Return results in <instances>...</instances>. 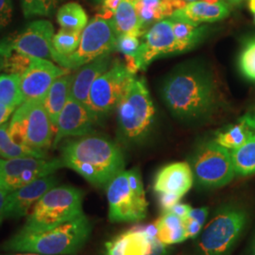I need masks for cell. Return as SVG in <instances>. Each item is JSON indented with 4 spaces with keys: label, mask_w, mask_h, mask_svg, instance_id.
Returning a JSON list of instances; mask_svg holds the SVG:
<instances>
[{
    "label": "cell",
    "mask_w": 255,
    "mask_h": 255,
    "mask_svg": "<svg viewBox=\"0 0 255 255\" xmlns=\"http://www.w3.org/2000/svg\"><path fill=\"white\" fill-rule=\"evenodd\" d=\"M250 128L240 121V124L229 128L226 130L219 131L215 137V141L230 151L237 149L246 142L251 133Z\"/></svg>",
    "instance_id": "obj_30"
},
{
    "label": "cell",
    "mask_w": 255,
    "mask_h": 255,
    "mask_svg": "<svg viewBox=\"0 0 255 255\" xmlns=\"http://www.w3.org/2000/svg\"><path fill=\"white\" fill-rule=\"evenodd\" d=\"M24 101L21 76L18 74L0 75V104L16 110Z\"/></svg>",
    "instance_id": "obj_28"
},
{
    "label": "cell",
    "mask_w": 255,
    "mask_h": 255,
    "mask_svg": "<svg viewBox=\"0 0 255 255\" xmlns=\"http://www.w3.org/2000/svg\"><path fill=\"white\" fill-rule=\"evenodd\" d=\"M157 229V238L165 246L179 244L188 239L183 219L172 212H164L154 221Z\"/></svg>",
    "instance_id": "obj_23"
},
{
    "label": "cell",
    "mask_w": 255,
    "mask_h": 255,
    "mask_svg": "<svg viewBox=\"0 0 255 255\" xmlns=\"http://www.w3.org/2000/svg\"><path fill=\"white\" fill-rule=\"evenodd\" d=\"M92 224L83 214L54 228L27 233L18 231L0 250L43 255H77L91 236Z\"/></svg>",
    "instance_id": "obj_3"
},
{
    "label": "cell",
    "mask_w": 255,
    "mask_h": 255,
    "mask_svg": "<svg viewBox=\"0 0 255 255\" xmlns=\"http://www.w3.org/2000/svg\"><path fill=\"white\" fill-rule=\"evenodd\" d=\"M43 100L24 101L9 120V133L14 142L46 152L52 147L56 131Z\"/></svg>",
    "instance_id": "obj_8"
},
{
    "label": "cell",
    "mask_w": 255,
    "mask_h": 255,
    "mask_svg": "<svg viewBox=\"0 0 255 255\" xmlns=\"http://www.w3.org/2000/svg\"><path fill=\"white\" fill-rule=\"evenodd\" d=\"M248 6L250 10L255 13V0H248Z\"/></svg>",
    "instance_id": "obj_47"
},
{
    "label": "cell",
    "mask_w": 255,
    "mask_h": 255,
    "mask_svg": "<svg viewBox=\"0 0 255 255\" xmlns=\"http://www.w3.org/2000/svg\"><path fill=\"white\" fill-rule=\"evenodd\" d=\"M64 167L80 174L92 185L106 187L124 170L125 159L118 144L101 135H84L66 141L61 147Z\"/></svg>",
    "instance_id": "obj_2"
},
{
    "label": "cell",
    "mask_w": 255,
    "mask_h": 255,
    "mask_svg": "<svg viewBox=\"0 0 255 255\" xmlns=\"http://www.w3.org/2000/svg\"><path fill=\"white\" fill-rule=\"evenodd\" d=\"M209 216V208L208 207H201V208H196L193 209L189 212L187 218H191L195 220H197L198 222H200L202 226H204L207 218Z\"/></svg>",
    "instance_id": "obj_39"
},
{
    "label": "cell",
    "mask_w": 255,
    "mask_h": 255,
    "mask_svg": "<svg viewBox=\"0 0 255 255\" xmlns=\"http://www.w3.org/2000/svg\"><path fill=\"white\" fill-rule=\"evenodd\" d=\"M39 255V254H35V253H27V252H19V254H12V255Z\"/></svg>",
    "instance_id": "obj_48"
},
{
    "label": "cell",
    "mask_w": 255,
    "mask_h": 255,
    "mask_svg": "<svg viewBox=\"0 0 255 255\" xmlns=\"http://www.w3.org/2000/svg\"><path fill=\"white\" fill-rule=\"evenodd\" d=\"M255 255V230L254 232V236L251 239V244L249 247V255Z\"/></svg>",
    "instance_id": "obj_46"
},
{
    "label": "cell",
    "mask_w": 255,
    "mask_h": 255,
    "mask_svg": "<svg viewBox=\"0 0 255 255\" xmlns=\"http://www.w3.org/2000/svg\"><path fill=\"white\" fill-rule=\"evenodd\" d=\"M53 37L54 27L50 21H32L15 35L0 41V57L18 52L28 57L51 60L58 64L60 55L54 49Z\"/></svg>",
    "instance_id": "obj_11"
},
{
    "label": "cell",
    "mask_w": 255,
    "mask_h": 255,
    "mask_svg": "<svg viewBox=\"0 0 255 255\" xmlns=\"http://www.w3.org/2000/svg\"><path fill=\"white\" fill-rule=\"evenodd\" d=\"M238 67L245 79L255 82V33L244 40L238 58Z\"/></svg>",
    "instance_id": "obj_31"
},
{
    "label": "cell",
    "mask_w": 255,
    "mask_h": 255,
    "mask_svg": "<svg viewBox=\"0 0 255 255\" xmlns=\"http://www.w3.org/2000/svg\"><path fill=\"white\" fill-rule=\"evenodd\" d=\"M141 43L139 38L131 35H120L117 41V49L124 55L134 56L137 54Z\"/></svg>",
    "instance_id": "obj_35"
},
{
    "label": "cell",
    "mask_w": 255,
    "mask_h": 255,
    "mask_svg": "<svg viewBox=\"0 0 255 255\" xmlns=\"http://www.w3.org/2000/svg\"></svg>",
    "instance_id": "obj_54"
},
{
    "label": "cell",
    "mask_w": 255,
    "mask_h": 255,
    "mask_svg": "<svg viewBox=\"0 0 255 255\" xmlns=\"http://www.w3.org/2000/svg\"><path fill=\"white\" fill-rule=\"evenodd\" d=\"M161 0H137L134 8L143 27L155 21L154 14L159 7Z\"/></svg>",
    "instance_id": "obj_34"
},
{
    "label": "cell",
    "mask_w": 255,
    "mask_h": 255,
    "mask_svg": "<svg viewBox=\"0 0 255 255\" xmlns=\"http://www.w3.org/2000/svg\"><path fill=\"white\" fill-rule=\"evenodd\" d=\"M241 122H243L244 124H246L248 127L252 129L255 130V114H250V115H246L244 116L241 120Z\"/></svg>",
    "instance_id": "obj_45"
},
{
    "label": "cell",
    "mask_w": 255,
    "mask_h": 255,
    "mask_svg": "<svg viewBox=\"0 0 255 255\" xmlns=\"http://www.w3.org/2000/svg\"><path fill=\"white\" fill-rule=\"evenodd\" d=\"M229 14L230 8L227 3L222 0L216 4L199 0L188 3L183 9L176 10L170 19L201 25V23H213L223 20Z\"/></svg>",
    "instance_id": "obj_21"
},
{
    "label": "cell",
    "mask_w": 255,
    "mask_h": 255,
    "mask_svg": "<svg viewBox=\"0 0 255 255\" xmlns=\"http://www.w3.org/2000/svg\"><path fill=\"white\" fill-rule=\"evenodd\" d=\"M72 82L73 75L71 74H66L58 78L44 97L43 103L46 108V113L52 122L55 131L59 117L70 97Z\"/></svg>",
    "instance_id": "obj_22"
},
{
    "label": "cell",
    "mask_w": 255,
    "mask_h": 255,
    "mask_svg": "<svg viewBox=\"0 0 255 255\" xmlns=\"http://www.w3.org/2000/svg\"><path fill=\"white\" fill-rule=\"evenodd\" d=\"M129 1H131V2H133V3H134V2H135V1H137V0H129Z\"/></svg>",
    "instance_id": "obj_53"
},
{
    "label": "cell",
    "mask_w": 255,
    "mask_h": 255,
    "mask_svg": "<svg viewBox=\"0 0 255 255\" xmlns=\"http://www.w3.org/2000/svg\"><path fill=\"white\" fill-rule=\"evenodd\" d=\"M119 133L126 145L142 143L154 122L155 107L144 80L135 79L117 107Z\"/></svg>",
    "instance_id": "obj_6"
},
{
    "label": "cell",
    "mask_w": 255,
    "mask_h": 255,
    "mask_svg": "<svg viewBox=\"0 0 255 255\" xmlns=\"http://www.w3.org/2000/svg\"><path fill=\"white\" fill-rule=\"evenodd\" d=\"M191 209L192 207L190 205H188L186 203L179 202L169 212H172L176 216L180 217L181 219H184L187 218V216H188V214H189Z\"/></svg>",
    "instance_id": "obj_40"
},
{
    "label": "cell",
    "mask_w": 255,
    "mask_h": 255,
    "mask_svg": "<svg viewBox=\"0 0 255 255\" xmlns=\"http://www.w3.org/2000/svg\"><path fill=\"white\" fill-rule=\"evenodd\" d=\"M157 196L160 208L163 211V213L169 212L182 199L176 195L171 194H157Z\"/></svg>",
    "instance_id": "obj_37"
},
{
    "label": "cell",
    "mask_w": 255,
    "mask_h": 255,
    "mask_svg": "<svg viewBox=\"0 0 255 255\" xmlns=\"http://www.w3.org/2000/svg\"><path fill=\"white\" fill-rule=\"evenodd\" d=\"M183 223H184V229L188 238H196L199 237V235L201 234L203 229V226L200 222L191 218L183 219Z\"/></svg>",
    "instance_id": "obj_38"
},
{
    "label": "cell",
    "mask_w": 255,
    "mask_h": 255,
    "mask_svg": "<svg viewBox=\"0 0 255 255\" xmlns=\"http://www.w3.org/2000/svg\"><path fill=\"white\" fill-rule=\"evenodd\" d=\"M194 182L205 189H217L227 185L236 176L231 151L215 140L206 141L197 147L190 162Z\"/></svg>",
    "instance_id": "obj_9"
},
{
    "label": "cell",
    "mask_w": 255,
    "mask_h": 255,
    "mask_svg": "<svg viewBox=\"0 0 255 255\" xmlns=\"http://www.w3.org/2000/svg\"><path fill=\"white\" fill-rule=\"evenodd\" d=\"M125 66L128 69V71L132 75L135 76V74L140 70L137 64L136 59L134 56H129V55H125Z\"/></svg>",
    "instance_id": "obj_41"
},
{
    "label": "cell",
    "mask_w": 255,
    "mask_h": 255,
    "mask_svg": "<svg viewBox=\"0 0 255 255\" xmlns=\"http://www.w3.org/2000/svg\"><path fill=\"white\" fill-rule=\"evenodd\" d=\"M69 71L49 60L31 57L28 67L21 75V91L25 101L44 99L53 82Z\"/></svg>",
    "instance_id": "obj_15"
},
{
    "label": "cell",
    "mask_w": 255,
    "mask_h": 255,
    "mask_svg": "<svg viewBox=\"0 0 255 255\" xmlns=\"http://www.w3.org/2000/svg\"><path fill=\"white\" fill-rule=\"evenodd\" d=\"M172 20V30L176 39V54L190 50L206 34V27L181 20Z\"/></svg>",
    "instance_id": "obj_25"
},
{
    "label": "cell",
    "mask_w": 255,
    "mask_h": 255,
    "mask_svg": "<svg viewBox=\"0 0 255 255\" xmlns=\"http://www.w3.org/2000/svg\"><path fill=\"white\" fill-rule=\"evenodd\" d=\"M12 0H0V35L9 27L12 20Z\"/></svg>",
    "instance_id": "obj_36"
},
{
    "label": "cell",
    "mask_w": 255,
    "mask_h": 255,
    "mask_svg": "<svg viewBox=\"0 0 255 255\" xmlns=\"http://www.w3.org/2000/svg\"><path fill=\"white\" fill-rule=\"evenodd\" d=\"M203 2H206V3H209V4H216V3H219L221 0H201Z\"/></svg>",
    "instance_id": "obj_49"
},
{
    "label": "cell",
    "mask_w": 255,
    "mask_h": 255,
    "mask_svg": "<svg viewBox=\"0 0 255 255\" xmlns=\"http://www.w3.org/2000/svg\"><path fill=\"white\" fill-rule=\"evenodd\" d=\"M0 70H3V59L0 57Z\"/></svg>",
    "instance_id": "obj_51"
},
{
    "label": "cell",
    "mask_w": 255,
    "mask_h": 255,
    "mask_svg": "<svg viewBox=\"0 0 255 255\" xmlns=\"http://www.w3.org/2000/svg\"><path fill=\"white\" fill-rule=\"evenodd\" d=\"M194 183L190 164L176 162L163 166L155 176L153 189L156 194H171L182 198Z\"/></svg>",
    "instance_id": "obj_19"
},
{
    "label": "cell",
    "mask_w": 255,
    "mask_h": 255,
    "mask_svg": "<svg viewBox=\"0 0 255 255\" xmlns=\"http://www.w3.org/2000/svg\"><path fill=\"white\" fill-rule=\"evenodd\" d=\"M135 80L125 64L116 61L92 85L88 108L98 119L117 110L119 101Z\"/></svg>",
    "instance_id": "obj_12"
},
{
    "label": "cell",
    "mask_w": 255,
    "mask_h": 255,
    "mask_svg": "<svg viewBox=\"0 0 255 255\" xmlns=\"http://www.w3.org/2000/svg\"><path fill=\"white\" fill-rule=\"evenodd\" d=\"M82 31L61 28L54 34L52 43L56 52L60 56H68L76 51L80 45Z\"/></svg>",
    "instance_id": "obj_32"
},
{
    "label": "cell",
    "mask_w": 255,
    "mask_h": 255,
    "mask_svg": "<svg viewBox=\"0 0 255 255\" xmlns=\"http://www.w3.org/2000/svg\"><path fill=\"white\" fill-rule=\"evenodd\" d=\"M57 22L63 28L82 31L88 24V16L79 3L69 2L58 9Z\"/></svg>",
    "instance_id": "obj_29"
},
{
    "label": "cell",
    "mask_w": 255,
    "mask_h": 255,
    "mask_svg": "<svg viewBox=\"0 0 255 255\" xmlns=\"http://www.w3.org/2000/svg\"><path fill=\"white\" fill-rule=\"evenodd\" d=\"M162 98L174 117L191 122L214 115L220 93L211 71L200 64H187L167 76L162 85Z\"/></svg>",
    "instance_id": "obj_1"
},
{
    "label": "cell",
    "mask_w": 255,
    "mask_h": 255,
    "mask_svg": "<svg viewBox=\"0 0 255 255\" xmlns=\"http://www.w3.org/2000/svg\"><path fill=\"white\" fill-rule=\"evenodd\" d=\"M8 192L0 189V224L5 220V208Z\"/></svg>",
    "instance_id": "obj_43"
},
{
    "label": "cell",
    "mask_w": 255,
    "mask_h": 255,
    "mask_svg": "<svg viewBox=\"0 0 255 255\" xmlns=\"http://www.w3.org/2000/svg\"><path fill=\"white\" fill-rule=\"evenodd\" d=\"M112 64L111 54H106L80 67L81 69L73 75L70 96L88 107L89 93L93 83L109 69Z\"/></svg>",
    "instance_id": "obj_20"
},
{
    "label": "cell",
    "mask_w": 255,
    "mask_h": 255,
    "mask_svg": "<svg viewBox=\"0 0 255 255\" xmlns=\"http://www.w3.org/2000/svg\"><path fill=\"white\" fill-rule=\"evenodd\" d=\"M27 157L47 158V153L14 142L9 136V123L2 124L0 126V158L13 159Z\"/></svg>",
    "instance_id": "obj_26"
},
{
    "label": "cell",
    "mask_w": 255,
    "mask_h": 255,
    "mask_svg": "<svg viewBox=\"0 0 255 255\" xmlns=\"http://www.w3.org/2000/svg\"><path fill=\"white\" fill-rule=\"evenodd\" d=\"M118 34L113 19L95 16L82 31L80 45L68 56H60L58 64L65 69L75 70L117 49Z\"/></svg>",
    "instance_id": "obj_10"
},
{
    "label": "cell",
    "mask_w": 255,
    "mask_h": 255,
    "mask_svg": "<svg viewBox=\"0 0 255 255\" xmlns=\"http://www.w3.org/2000/svg\"><path fill=\"white\" fill-rule=\"evenodd\" d=\"M166 247L157 238L153 224L133 226L105 244V255H164Z\"/></svg>",
    "instance_id": "obj_14"
},
{
    "label": "cell",
    "mask_w": 255,
    "mask_h": 255,
    "mask_svg": "<svg viewBox=\"0 0 255 255\" xmlns=\"http://www.w3.org/2000/svg\"><path fill=\"white\" fill-rule=\"evenodd\" d=\"M63 167L61 158H0V189L14 191Z\"/></svg>",
    "instance_id": "obj_13"
},
{
    "label": "cell",
    "mask_w": 255,
    "mask_h": 255,
    "mask_svg": "<svg viewBox=\"0 0 255 255\" xmlns=\"http://www.w3.org/2000/svg\"><path fill=\"white\" fill-rule=\"evenodd\" d=\"M187 2H195V1H199V0H185Z\"/></svg>",
    "instance_id": "obj_52"
},
{
    "label": "cell",
    "mask_w": 255,
    "mask_h": 255,
    "mask_svg": "<svg viewBox=\"0 0 255 255\" xmlns=\"http://www.w3.org/2000/svg\"><path fill=\"white\" fill-rule=\"evenodd\" d=\"M102 1H103L102 9H108L113 12H116L122 0H102Z\"/></svg>",
    "instance_id": "obj_44"
},
{
    "label": "cell",
    "mask_w": 255,
    "mask_h": 255,
    "mask_svg": "<svg viewBox=\"0 0 255 255\" xmlns=\"http://www.w3.org/2000/svg\"><path fill=\"white\" fill-rule=\"evenodd\" d=\"M58 183V177L50 174L8 193L5 219H18L27 216L46 192L57 186Z\"/></svg>",
    "instance_id": "obj_18"
},
{
    "label": "cell",
    "mask_w": 255,
    "mask_h": 255,
    "mask_svg": "<svg viewBox=\"0 0 255 255\" xmlns=\"http://www.w3.org/2000/svg\"><path fill=\"white\" fill-rule=\"evenodd\" d=\"M62 0H20L26 18L34 16H50Z\"/></svg>",
    "instance_id": "obj_33"
},
{
    "label": "cell",
    "mask_w": 255,
    "mask_h": 255,
    "mask_svg": "<svg viewBox=\"0 0 255 255\" xmlns=\"http://www.w3.org/2000/svg\"><path fill=\"white\" fill-rule=\"evenodd\" d=\"M98 121L87 106L70 96L58 119L52 147L56 148L65 138L91 134Z\"/></svg>",
    "instance_id": "obj_16"
},
{
    "label": "cell",
    "mask_w": 255,
    "mask_h": 255,
    "mask_svg": "<svg viewBox=\"0 0 255 255\" xmlns=\"http://www.w3.org/2000/svg\"><path fill=\"white\" fill-rule=\"evenodd\" d=\"M249 219V210L243 204L229 202L219 206L199 235L198 255H231Z\"/></svg>",
    "instance_id": "obj_4"
},
{
    "label": "cell",
    "mask_w": 255,
    "mask_h": 255,
    "mask_svg": "<svg viewBox=\"0 0 255 255\" xmlns=\"http://www.w3.org/2000/svg\"><path fill=\"white\" fill-rule=\"evenodd\" d=\"M83 192L70 185H57L30 210L19 231L33 233L54 228L83 215Z\"/></svg>",
    "instance_id": "obj_5"
},
{
    "label": "cell",
    "mask_w": 255,
    "mask_h": 255,
    "mask_svg": "<svg viewBox=\"0 0 255 255\" xmlns=\"http://www.w3.org/2000/svg\"><path fill=\"white\" fill-rule=\"evenodd\" d=\"M114 26L118 36L142 35L144 27L142 26L134 8V3L129 0H122L113 17Z\"/></svg>",
    "instance_id": "obj_24"
},
{
    "label": "cell",
    "mask_w": 255,
    "mask_h": 255,
    "mask_svg": "<svg viewBox=\"0 0 255 255\" xmlns=\"http://www.w3.org/2000/svg\"><path fill=\"white\" fill-rule=\"evenodd\" d=\"M236 175L255 174V130L252 129L246 142L237 149L231 150Z\"/></svg>",
    "instance_id": "obj_27"
},
{
    "label": "cell",
    "mask_w": 255,
    "mask_h": 255,
    "mask_svg": "<svg viewBox=\"0 0 255 255\" xmlns=\"http://www.w3.org/2000/svg\"><path fill=\"white\" fill-rule=\"evenodd\" d=\"M14 111L15 109H13V108L0 104V126L4 123L8 122L10 116L14 113Z\"/></svg>",
    "instance_id": "obj_42"
},
{
    "label": "cell",
    "mask_w": 255,
    "mask_h": 255,
    "mask_svg": "<svg viewBox=\"0 0 255 255\" xmlns=\"http://www.w3.org/2000/svg\"><path fill=\"white\" fill-rule=\"evenodd\" d=\"M231 3H233V4H240L242 1H244V0H229Z\"/></svg>",
    "instance_id": "obj_50"
},
{
    "label": "cell",
    "mask_w": 255,
    "mask_h": 255,
    "mask_svg": "<svg viewBox=\"0 0 255 255\" xmlns=\"http://www.w3.org/2000/svg\"><path fill=\"white\" fill-rule=\"evenodd\" d=\"M112 222H137L147 216L146 201L141 175L137 168L121 171L106 186Z\"/></svg>",
    "instance_id": "obj_7"
},
{
    "label": "cell",
    "mask_w": 255,
    "mask_h": 255,
    "mask_svg": "<svg viewBox=\"0 0 255 255\" xmlns=\"http://www.w3.org/2000/svg\"><path fill=\"white\" fill-rule=\"evenodd\" d=\"M145 39L135 55L140 70H145L157 58L176 54V39L171 19H163L155 23L146 31Z\"/></svg>",
    "instance_id": "obj_17"
}]
</instances>
